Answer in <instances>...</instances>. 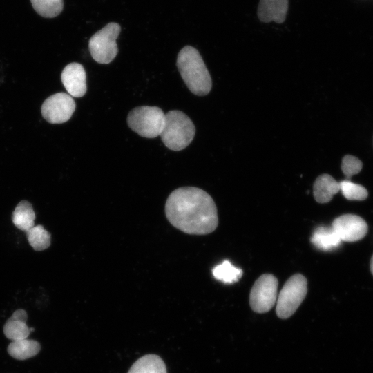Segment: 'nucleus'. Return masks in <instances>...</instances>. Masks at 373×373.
Listing matches in <instances>:
<instances>
[{"mask_svg": "<svg viewBox=\"0 0 373 373\" xmlns=\"http://www.w3.org/2000/svg\"><path fill=\"white\" fill-rule=\"evenodd\" d=\"M165 214L173 227L188 234H208L218 224L213 198L204 190L193 186L173 191L166 201Z\"/></svg>", "mask_w": 373, "mask_h": 373, "instance_id": "nucleus-1", "label": "nucleus"}, {"mask_svg": "<svg viewBox=\"0 0 373 373\" xmlns=\"http://www.w3.org/2000/svg\"><path fill=\"white\" fill-rule=\"evenodd\" d=\"M177 66L191 93L204 96L210 92L212 87L211 78L196 48L191 46L182 48L178 55Z\"/></svg>", "mask_w": 373, "mask_h": 373, "instance_id": "nucleus-2", "label": "nucleus"}, {"mask_svg": "<svg viewBox=\"0 0 373 373\" xmlns=\"http://www.w3.org/2000/svg\"><path fill=\"white\" fill-rule=\"evenodd\" d=\"M195 134V127L184 113L173 110L165 114V123L160 137L168 149L172 151L185 149L192 142Z\"/></svg>", "mask_w": 373, "mask_h": 373, "instance_id": "nucleus-3", "label": "nucleus"}, {"mask_svg": "<svg viewBox=\"0 0 373 373\" xmlns=\"http://www.w3.org/2000/svg\"><path fill=\"white\" fill-rule=\"evenodd\" d=\"M165 123V113L157 106H141L132 109L127 124L139 135L155 138L160 135Z\"/></svg>", "mask_w": 373, "mask_h": 373, "instance_id": "nucleus-4", "label": "nucleus"}, {"mask_svg": "<svg viewBox=\"0 0 373 373\" xmlns=\"http://www.w3.org/2000/svg\"><path fill=\"white\" fill-rule=\"evenodd\" d=\"M307 292V280L300 274L291 276L283 285L277 299L276 312L282 319L289 318L298 308Z\"/></svg>", "mask_w": 373, "mask_h": 373, "instance_id": "nucleus-5", "label": "nucleus"}, {"mask_svg": "<svg viewBox=\"0 0 373 373\" xmlns=\"http://www.w3.org/2000/svg\"><path fill=\"white\" fill-rule=\"evenodd\" d=\"M120 31V26L111 22L90 37L88 48L95 61L107 64L115 58L118 52L116 39Z\"/></svg>", "mask_w": 373, "mask_h": 373, "instance_id": "nucleus-6", "label": "nucleus"}, {"mask_svg": "<svg viewBox=\"0 0 373 373\" xmlns=\"http://www.w3.org/2000/svg\"><path fill=\"white\" fill-rule=\"evenodd\" d=\"M278 284L277 278L270 274H262L256 280L249 295V303L253 311L262 314L274 307Z\"/></svg>", "mask_w": 373, "mask_h": 373, "instance_id": "nucleus-7", "label": "nucleus"}, {"mask_svg": "<svg viewBox=\"0 0 373 373\" xmlns=\"http://www.w3.org/2000/svg\"><path fill=\"white\" fill-rule=\"evenodd\" d=\"M76 104L73 97L65 93H57L48 97L41 108L43 117L50 124H61L72 117Z\"/></svg>", "mask_w": 373, "mask_h": 373, "instance_id": "nucleus-8", "label": "nucleus"}, {"mask_svg": "<svg viewBox=\"0 0 373 373\" xmlns=\"http://www.w3.org/2000/svg\"><path fill=\"white\" fill-rule=\"evenodd\" d=\"M332 229L341 241L356 242L365 237L368 231L366 222L360 216L344 214L334 220Z\"/></svg>", "mask_w": 373, "mask_h": 373, "instance_id": "nucleus-9", "label": "nucleus"}, {"mask_svg": "<svg viewBox=\"0 0 373 373\" xmlns=\"http://www.w3.org/2000/svg\"><path fill=\"white\" fill-rule=\"evenodd\" d=\"M61 79L68 95L81 97L86 92V75L83 66L79 63H70L62 70Z\"/></svg>", "mask_w": 373, "mask_h": 373, "instance_id": "nucleus-10", "label": "nucleus"}, {"mask_svg": "<svg viewBox=\"0 0 373 373\" xmlns=\"http://www.w3.org/2000/svg\"><path fill=\"white\" fill-rule=\"evenodd\" d=\"M287 10L288 0H260L258 17L262 22L282 23L285 20Z\"/></svg>", "mask_w": 373, "mask_h": 373, "instance_id": "nucleus-11", "label": "nucleus"}, {"mask_svg": "<svg viewBox=\"0 0 373 373\" xmlns=\"http://www.w3.org/2000/svg\"><path fill=\"white\" fill-rule=\"evenodd\" d=\"M28 315L23 309H17L3 325L5 336L12 341L27 338L31 330L26 324Z\"/></svg>", "mask_w": 373, "mask_h": 373, "instance_id": "nucleus-12", "label": "nucleus"}, {"mask_svg": "<svg viewBox=\"0 0 373 373\" xmlns=\"http://www.w3.org/2000/svg\"><path fill=\"white\" fill-rule=\"evenodd\" d=\"M339 191V182L326 173L319 175L313 186L314 199L321 204L329 202Z\"/></svg>", "mask_w": 373, "mask_h": 373, "instance_id": "nucleus-13", "label": "nucleus"}, {"mask_svg": "<svg viewBox=\"0 0 373 373\" xmlns=\"http://www.w3.org/2000/svg\"><path fill=\"white\" fill-rule=\"evenodd\" d=\"M341 240L332 227L320 226L315 229L311 237V242L318 249L328 251L336 249Z\"/></svg>", "mask_w": 373, "mask_h": 373, "instance_id": "nucleus-14", "label": "nucleus"}, {"mask_svg": "<svg viewBox=\"0 0 373 373\" xmlns=\"http://www.w3.org/2000/svg\"><path fill=\"white\" fill-rule=\"evenodd\" d=\"M40 350L41 345L39 342L28 338L12 341L7 348L9 355L17 360L30 358L36 356Z\"/></svg>", "mask_w": 373, "mask_h": 373, "instance_id": "nucleus-15", "label": "nucleus"}, {"mask_svg": "<svg viewBox=\"0 0 373 373\" xmlns=\"http://www.w3.org/2000/svg\"><path fill=\"white\" fill-rule=\"evenodd\" d=\"M35 213L32 205L27 200H21L12 212V222L19 229L27 232L35 226Z\"/></svg>", "mask_w": 373, "mask_h": 373, "instance_id": "nucleus-16", "label": "nucleus"}, {"mask_svg": "<svg viewBox=\"0 0 373 373\" xmlns=\"http://www.w3.org/2000/svg\"><path fill=\"white\" fill-rule=\"evenodd\" d=\"M128 373H167L163 360L155 354H146L137 360Z\"/></svg>", "mask_w": 373, "mask_h": 373, "instance_id": "nucleus-17", "label": "nucleus"}, {"mask_svg": "<svg viewBox=\"0 0 373 373\" xmlns=\"http://www.w3.org/2000/svg\"><path fill=\"white\" fill-rule=\"evenodd\" d=\"M212 273L216 280L224 283L231 284L237 282L242 275V270L233 266L229 261L224 260L216 266Z\"/></svg>", "mask_w": 373, "mask_h": 373, "instance_id": "nucleus-18", "label": "nucleus"}, {"mask_svg": "<svg viewBox=\"0 0 373 373\" xmlns=\"http://www.w3.org/2000/svg\"><path fill=\"white\" fill-rule=\"evenodd\" d=\"M26 233L30 245L35 251H42L50 245L51 235L42 225L32 227Z\"/></svg>", "mask_w": 373, "mask_h": 373, "instance_id": "nucleus-19", "label": "nucleus"}, {"mask_svg": "<svg viewBox=\"0 0 373 373\" xmlns=\"http://www.w3.org/2000/svg\"><path fill=\"white\" fill-rule=\"evenodd\" d=\"M34 10L45 18H54L64 8V0H30Z\"/></svg>", "mask_w": 373, "mask_h": 373, "instance_id": "nucleus-20", "label": "nucleus"}, {"mask_svg": "<svg viewBox=\"0 0 373 373\" xmlns=\"http://www.w3.org/2000/svg\"><path fill=\"white\" fill-rule=\"evenodd\" d=\"M340 191L349 200H364L368 196L367 189L361 184L345 180L339 182Z\"/></svg>", "mask_w": 373, "mask_h": 373, "instance_id": "nucleus-21", "label": "nucleus"}, {"mask_svg": "<svg viewBox=\"0 0 373 373\" xmlns=\"http://www.w3.org/2000/svg\"><path fill=\"white\" fill-rule=\"evenodd\" d=\"M362 167L361 160L355 156L346 155L342 159L341 169L347 180L358 173Z\"/></svg>", "mask_w": 373, "mask_h": 373, "instance_id": "nucleus-22", "label": "nucleus"}, {"mask_svg": "<svg viewBox=\"0 0 373 373\" xmlns=\"http://www.w3.org/2000/svg\"><path fill=\"white\" fill-rule=\"evenodd\" d=\"M370 270L373 275V255L372 256L371 261H370Z\"/></svg>", "mask_w": 373, "mask_h": 373, "instance_id": "nucleus-23", "label": "nucleus"}]
</instances>
